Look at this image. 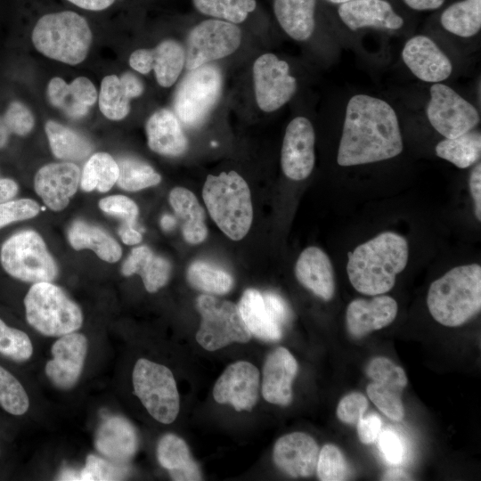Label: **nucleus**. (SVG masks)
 Returning a JSON list of instances; mask_svg holds the SVG:
<instances>
[{
  "label": "nucleus",
  "mask_w": 481,
  "mask_h": 481,
  "mask_svg": "<svg viewBox=\"0 0 481 481\" xmlns=\"http://www.w3.org/2000/svg\"><path fill=\"white\" fill-rule=\"evenodd\" d=\"M404 149L398 118L386 101L355 94L346 108L337 162L351 167L387 160Z\"/></svg>",
  "instance_id": "nucleus-1"
},
{
  "label": "nucleus",
  "mask_w": 481,
  "mask_h": 481,
  "mask_svg": "<svg viewBox=\"0 0 481 481\" xmlns=\"http://www.w3.org/2000/svg\"><path fill=\"white\" fill-rule=\"evenodd\" d=\"M408 256L404 237L394 232H381L348 253V279L362 294H384L394 287L396 275L406 267Z\"/></svg>",
  "instance_id": "nucleus-2"
},
{
  "label": "nucleus",
  "mask_w": 481,
  "mask_h": 481,
  "mask_svg": "<svg viewBox=\"0 0 481 481\" xmlns=\"http://www.w3.org/2000/svg\"><path fill=\"white\" fill-rule=\"evenodd\" d=\"M427 305L440 324L457 327L481 309V266L469 264L454 267L434 281L428 291Z\"/></svg>",
  "instance_id": "nucleus-3"
},
{
  "label": "nucleus",
  "mask_w": 481,
  "mask_h": 481,
  "mask_svg": "<svg viewBox=\"0 0 481 481\" xmlns=\"http://www.w3.org/2000/svg\"><path fill=\"white\" fill-rule=\"evenodd\" d=\"M202 198L211 218L226 236L240 240L247 235L253 207L249 185L240 175L233 170L208 175Z\"/></svg>",
  "instance_id": "nucleus-4"
},
{
  "label": "nucleus",
  "mask_w": 481,
  "mask_h": 481,
  "mask_svg": "<svg viewBox=\"0 0 481 481\" xmlns=\"http://www.w3.org/2000/svg\"><path fill=\"white\" fill-rule=\"evenodd\" d=\"M32 42L43 55L69 65L87 56L93 35L84 17L71 11L42 16L32 31Z\"/></svg>",
  "instance_id": "nucleus-5"
},
{
  "label": "nucleus",
  "mask_w": 481,
  "mask_h": 481,
  "mask_svg": "<svg viewBox=\"0 0 481 481\" xmlns=\"http://www.w3.org/2000/svg\"><path fill=\"white\" fill-rule=\"evenodd\" d=\"M24 305L28 322L45 336L61 337L75 332L83 324L79 306L51 281L34 283Z\"/></svg>",
  "instance_id": "nucleus-6"
},
{
  "label": "nucleus",
  "mask_w": 481,
  "mask_h": 481,
  "mask_svg": "<svg viewBox=\"0 0 481 481\" xmlns=\"http://www.w3.org/2000/svg\"><path fill=\"white\" fill-rule=\"evenodd\" d=\"M0 262L12 277L27 282L52 281L57 265L42 237L32 230L12 234L2 245Z\"/></svg>",
  "instance_id": "nucleus-7"
},
{
  "label": "nucleus",
  "mask_w": 481,
  "mask_h": 481,
  "mask_svg": "<svg viewBox=\"0 0 481 481\" xmlns=\"http://www.w3.org/2000/svg\"><path fill=\"white\" fill-rule=\"evenodd\" d=\"M134 392L159 422L172 423L180 409L179 394L172 371L165 365L140 358L135 364Z\"/></svg>",
  "instance_id": "nucleus-8"
},
{
  "label": "nucleus",
  "mask_w": 481,
  "mask_h": 481,
  "mask_svg": "<svg viewBox=\"0 0 481 481\" xmlns=\"http://www.w3.org/2000/svg\"><path fill=\"white\" fill-rule=\"evenodd\" d=\"M222 84L216 65L207 63L190 70L175 94L174 110L179 121L189 127L200 126L218 102Z\"/></svg>",
  "instance_id": "nucleus-9"
},
{
  "label": "nucleus",
  "mask_w": 481,
  "mask_h": 481,
  "mask_svg": "<svg viewBox=\"0 0 481 481\" xmlns=\"http://www.w3.org/2000/svg\"><path fill=\"white\" fill-rule=\"evenodd\" d=\"M196 307L201 316L196 340L204 349L216 351L235 342L250 340L252 335L236 304L202 294L196 299Z\"/></svg>",
  "instance_id": "nucleus-10"
},
{
  "label": "nucleus",
  "mask_w": 481,
  "mask_h": 481,
  "mask_svg": "<svg viewBox=\"0 0 481 481\" xmlns=\"http://www.w3.org/2000/svg\"><path fill=\"white\" fill-rule=\"evenodd\" d=\"M240 43L241 30L236 24L218 19L203 20L187 37L185 67L192 70L229 56Z\"/></svg>",
  "instance_id": "nucleus-11"
},
{
  "label": "nucleus",
  "mask_w": 481,
  "mask_h": 481,
  "mask_svg": "<svg viewBox=\"0 0 481 481\" xmlns=\"http://www.w3.org/2000/svg\"><path fill=\"white\" fill-rule=\"evenodd\" d=\"M426 114L431 126L444 138H453L474 129L480 121L477 110L452 87L434 83Z\"/></svg>",
  "instance_id": "nucleus-12"
},
{
  "label": "nucleus",
  "mask_w": 481,
  "mask_h": 481,
  "mask_svg": "<svg viewBox=\"0 0 481 481\" xmlns=\"http://www.w3.org/2000/svg\"><path fill=\"white\" fill-rule=\"evenodd\" d=\"M253 83L257 104L265 112L279 110L293 97L298 88L288 62L271 53L260 55L254 61Z\"/></svg>",
  "instance_id": "nucleus-13"
},
{
  "label": "nucleus",
  "mask_w": 481,
  "mask_h": 481,
  "mask_svg": "<svg viewBox=\"0 0 481 481\" xmlns=\"http://www.w3.org/2000/svg\"><path fill=\"white\" fill-rule=\"evenodd\" d=\"M366 374L372 380L366 388L371 401L387 418L402 420L404 407L401 395L407 385L404 369L388 358L375 357L367 365Z\"/></svg>",
  "instance_id": "nucleus-14"
},
{
  "label": "nucleus",
  "mask_w": 481,
  "mask_h": 481,
  "mask_svg": "<svg viewBox=\"0 0 481 481\" xmlns=\"http://www.w3.org/2000/svg\"><path fill=\"white\" fill-rule=\"evenodd\" d=\"M314 129L310 120L299 116L286 127L281 151V166L284 175L294 181L307 178L314 161Z\"/></svg>",
  "instance_id": "nucleus-15"
},
{
  "label": "nucleus",
  "mask_w": 481,
  "mask_h": 481,
  "mask_svg": "<svg viewBox=\"0 0 481 481\" xmlns=\"http://www.w3.org/2000/svg\"><path fill=\"white\" fill-rule=\"evenodd\" d=\"M260 373L249 362L239 361L226 367L213 388L214 399L236 411H251L257 402Z\"/></svg>",
  "instance_id": "nucleus-16"
},
{
  "label": "nucleus",
  "mask_w": 481,
  "mask_h": 481,
  "mask_svg": "<svg viewBox=\"0 0 481 481\" xmlns=\"http://www.w3.org/2000/svg\"><path fill=\"white\" fill-rule=\"evenodd\" d=\"M129 65L141 74H148L153 69L159 85L170 87L185 65V50L179 42L166 39L155 48L134 51L129 57Z\"/></svg>",
  "instance_id": "nucleus-17"
},
{
  "label": "nucleus",
  "mask_w": 481,
  "mask_h": 481,
  "mask_svg": "<svg viewBox=\"0 0 481 481\" xmlns=\"http://www.w3.org/2000/svg\"><path fill=\"white\" fill-rule=\"evenodd\" d=\"M87 339L80 333L71 332L55 341L52 346L53 359L45 365V374L58 387L68 389L78 380L87 353Z\"/></svg>",
  "instance_id": "nucleus-18"
},
{
  "label": "nucleus",
  "mask_w": 481,
  "mask_h": 481,
  "mask_svg": "<svg viewBox=\"0 0 481 481\" xmlns=\"http://www.w3.org/2000/svg\"><path fill=\"white\" fill-rule=\"evenodd\" d=\"M402 58L412 73L424 82H442L452 71L450 59L427 36L418 35L410 38L404 46Z\"/></svg>",
  "instance_id": "nucleus-19"
},
{
  "label": "nucleus",
  "mask_w": 481,
  "mask_h": 481,
  "mask_svg": "<svg viewBox=\"0 0 481 481\" xmlns=\"http://www.w3.org/2000/svg\"><path fill=\"white\" fill-rule=\"evenodd\" d=\"M80 169L72 162L52 163L36 174L34 186L44 203L52 210L67 207L80 183Z\"/></svg>",
  "instance_id": "nucleus-20"
},
{
  "label": "nucleus",
  "mask_w": 481,
  "mask_h": 481,
  "mask_svg": "<svg viewBox=\"0 0 481 481\" xmlns=\"http://www.w3.org/2000/svg\"><path fill=\"white\" fill-rule=\"evenodd\" d=\"M319 446L303 432H293L280 437L273 446L275 465L293 477H310L316 470Z\"/></svg>",
  "instance_id": "nucleus-21"
},
{
  "label": "nucleus",
  "mask_w": 481,
  "mask_h": 481,
  "mask_svg": "<svg viewBox=\"0 0 481 481\" xmlns=\"http://www.w3.org/2000/svg\"><path fill=\"white\" fill-rule=\"evenodd\" d=\"M298 365L285 347H277L266 357L263 367L262 395L270 404L286 406L292 401V383Z\"/></svg>",
  "instance_id": "nucleus-22"
},
{
  "label": "nucleus",
  "mask_w": 481,
  "mask_h": 481,
  "mask_svg": "<svg viewBox=\"0 0 481 481\" xmlns=\"http://www.w3.org/2000/svg\"><path fill=\"white\" fill-rule=\"evenodd\" d=\"M398 306L389 296L376 295L370 300L357 298L346 308V326L350 335L360 338L389 325L396 317Z\"/></svg>",
  "instance_id": "nucleus-23"
},
{
  "label": "nucleus",
  "mask_w": 481,
  "mask_h": 481,
  "mask_svg": "<svg viewBox=\"0 0 481 481\" xmlns=\"http://www.w3.org/2000/svg\"><path fill=\"white\" fill-rule=\"evenodd\" d=\"M338 15L351 30L377 28L396 30L403 27L404 20L386 0H353L340 4Z\"/></svg>",
  "instance_id": "nucleus-24"
},
{
  "label": "nucleus",
  "mask_w": 481,
  "mask_h": 481,
  "mask_svg": "<svg viewBox=\"0 0 481 481\" xmlns=\"http://www.w3.org/2000/svg\"><path fill=\"white\" fill-rule=\"evenodd\" d=\"M295 274L298 281L317 297L330 300L335 293V275L328 255L318 247H308L299 255Z\"/></svg>",
  "instance_id": "nucleus-25"
},
{
  "label": "nucleus",
  "mask_w": 481,
  "mask_h": 481,
  "mask_svg": "<svg viewBox=\"0 0 481 481\" xmlns=\"http://www.w3.org/2000/svg\"><path fill=\"white\" fill-rule=\"evenodd\" d=\"M47 96L52 105L68 117L80 118L96 102L98 93L87 77H78L67 84L61 77H55L48 83Z\"/></svg>",
  "instance_id": "nucleus-26"
},
{
  "label": "nucleus",
  "mask_w": 481,
  "mask_h": 481,
  "mask_svg": "<svg viewBox=\"0 0 481 481\" xmlns=\"http://www.w3.org/2000/svg\"><path fill=\"white\" fill-rule=\"evenodd\" d=\"M94 444L97 451L110 461L126 463L138 448V436L126 419L110 416L99 427Z\"/></svg>",
  "instance_id": "nucleus-27"
},
{
  "label": "nucleus",
  "mask_w": 481,
  "mask_h": 481,
  "mask_svg": "<svg viewBox=\"0 0 481 481\" xmlns=\"http://www.w3.org/2000/svg\"><path fill=\"white\" fill-rule=\"evenodd\" d=\"M143 90L140 78L131 72L104 77L99 94L101 112L111 120L125 118L130 111V100L139 97Z\"/></svg>",
  "instance_id": "nucleus-28"
},
{
  "label": "nucleus",
  "mask_w": 481,
  "mask_h": 481,
  "mask_svg": "<svg viewBox=\"0 0 481 481\" xmlns=\"http://www.w3.org/2000/svg\"><path fill=\"white\" fill-rule=\"evenodd\" d=\"M148 146L159 154L177 157L188 148V140L175 112L167 109L155 111L147 120Z\"/></svg>",
  "instance_id": "nucleus-29"
},
{
  "label": "nucleus",
  "mask_w": 481,
  "mask_h": 481,
  "mask_svg": "<svg viewBox=\"0 0 481 481\" xmlns=\"http://www.w3.org/2000/svg\"><path fill=\"white\" fill-rule=\"evenodd\" d=\"M237 306L251 335L265 341L281 338L282 326L273 317L265 303L263 294L257 289H246Z\"/></svg>",
  "instance_id": "nucleus-30"
},
{
  "label": "nucleus",
  "mask_w": 481,
  "mask_h": 481,
  "mask_svg": "<svg viewBox=\"0 0 481 481\" xmlns=\"http://www.w3.org/2000/svg\"><path fill=\"white\" fill-rule=\"evenodd\" d=\"M159 464L175 481H198L202 479L198 464L191 456L188 445L174 434L163 436L157 447Z\"/></svg>",
  "instance_id": "nucleus-31"
},
{
  "label": "nucleus",
  "mask_w": 481,
  "mask_h": 481,
  "mask_svg": "<svg viewBox=\"0 0 481 481\" xmlns=\"http://www.w3.org/2000/svg\"><path fill=\"white\" fill-rule=\"evenodd\" d=\"M168 200L182 222L184 240L191 244L204 241L208 235L205 211L194 193L184 187H175L170 192Z\"/></svg>",
  "instance_id": "nucleus-32"
},
{
  "label": "nucleus",
  "mask_w": 481,
  "mask_h": 481,
  "mask_svg": "<svg viewBox=\"0 0 481 481\" xmlns=\"http://www.w3.org/2000/svg\"><path fill=\"white\" fill-rule=\"evenodd\" d=\"M121 270L126 276L139 274L146 290L153 293L167 282L171 265L167 259L155 255L148 247L140 246L132 249Z\"/></svg>",
  "instance_id": "nucleus-33"
},
{
  "label": "nucleus",
  "mask_w": 481,
  "mask_h": 481,
  "mask_svg": "<svg viewBox=\"0 0 481 481\" xmlns=\"http://www.w3.org/2000/svg\"><path fill=\"white\" fill-rule=\"evenodd\" d=\"M316 0H274L273 12L285 33L297 41H306L315 28Z\"/></svg>",
  "instance_id": "nucleus-34"
},
{
  "label": "nucleus",
  "mask_w": 481,
  "mask_h": 481,
  "mask_svg": "<svg viewBox=\"0 0 481 481\" xmlns=\"http://www.w3.org/2000/svg\"><path fill=\"white\" fill-rule=\"evenodd\" d=\"M70 245L77 250L90 249L102 260L114 263L120 259L119 244L100 227L75 221L68 231Z\"/></svg>",
  "instance_id": "nucleus-35"
},
{
  "label": "nucleus",
  "mask_w": 481,
  "mask_h": 481,
  "mask_svg": "<svg viewBox=\"0 0 481 481\" xmlns=\"http://www.w3.org/2000/svg\"><path fill=\"white\" fill-rule=\"evenodd\" d=\"M45 129L51 150L60 159L81 160L93 151L86 137L56 121H47Z\"/></svg>",
  "instance_id": "nucleus-36"
},
{
  "label": "nucleus",
  "mask_w": 481,
  "mask_h": 481,
  "mask_svg": "<svg viewBox=\"0 0 481 481\" xmlns=\"http://www.w3.org/2000/svg\"><path fill=\"white\" fill-rule=\"evenodd\" d=\"M436 154L459 168L477 163L481 157V134L470 130L453 138H444L435 148Z\"/></svg>",
  "instance_id": "nucleus-37"
},
{
  "label": "nucleus",
  "mask_w": 481,
  "mask_h": 481,
  "mask_svg": "<svg viewBox=\"0 0 481 481\" xmlns=\"http://www.w3.org/2000/svg\"><path fill=\"white\" fill-rule=\"evenodd\" d=\"M443 28L461 37H471L481 29V0H462L446 8L440 18Z\"/></svg>",
  "instance_id": "nucleus-38"
},
{
  "label": "nucleus",
  "mask_w": 481,
  "mask_h": 481,
  "mask_svg": "<svg viewBox=\"0 0 481 481\" xmlns=\"http://www.w3.org/2000/svg\"><path fill=\"white\" fill-rule=\"evenodd\" d=\"M117 161L106 152L92 155L86 163L80 177L81 188L86 192H108L118 181Z\"/></svg>",
  "instance_id": "nucleus-39"
},
{
  "label": "nucleus",
  "mask_w": 481,
  "mask_h": 481,
  "mask_svg": "<svg viewBox=\"0 0 481 481\" xmlns=\"http://www.w3.org/2000/svg\"><path fill=\"white\" fill-rule=\"evenodd\" d=\"M186 276L192 288L209 295L226 294L233 286V279L227 272L202 261L192 263Z\"/></svg>",
  "instance_id": "nucleus-40"
},
{
  "label": "nucleus",
  "mask_w": 481,
  "mask_h": 481,
  "mask_svg": "<svg viewBox=\"0 0 481 481\" xmlns=\"http://www.w3.org/2000/svg\"><path fill=\"white\" fill-rule=\"evenodd\" d=\"M118 184L124 190L136 192L159 183L161 176L149 164L135 158H121L118 161Z\"/></svg>",
  "instance_id": "nucleus-41"
},
{
  "label": "nucleus",
  "mask_w": 481,
  "mask_h": 481,
  "mask_svg": "<svg viewBox=\"0 0 481 481\" xmlns=\"http://www.w3.org/2000/svg\"><path fill=\"white\" fill-rule=\"evenodd\" d=\"M201 13L233 24L243 22L257 6L256 0H192Z\"/></svg>",
  "instance_id": "nucleus-42"
},
{
  "label": "nucleus",
  "mask_w": 481,
  "mask_h": 481,
  "mask_svg": "<svg viewBox=\"0 0 481 481\" xmlns=\"http://www.w3.org/2000/svg\"><path fill=\"white\" fill-rule=\"evenodd\" d=\"M0 405L13 415L24 414L29 406V396L20 382L1 365Z\"/></svg>",
  "instance_id": "nucleus-43"
},
{
  "label": "nucleus",
  "mask_w": 481,
  "mask_h": 481,
  "mask_svg": "<svg viewBox=\"0 0 481 481\" xmlns=\"http://www.w3.org/2000/svg\"><path fill=\"white\" fill-rule=\"evenodd\" d=\"M318 478L322 481H341L349 478V466L341 451L327 444L319 452L316 465Z\"/></svg>",
  "instance_id": "nucleus-44"
},
{
  "label": "nucleus",
  "mask_w": 481,
  "mask_h": 481,
  "mask_svg": "<svg viewBox=\"0 0 481 481\" xmlns=\"http://www.w3.org/2000/svg\"><path fill=\"white\" fill-rule=\"evenodd\" d=\"M0 354L16 362H25L33 354L29 336L22 330L7 326L0 319Z\"/></svg>",
  "instance_id": "nucleus-45"
},
{
  "label": "nucleus",
  "mask_w": 481,
  "mask_h": 481,
  "mask_svg": "<svg viewBox=\"0 0 481 481\" xmlns=\"http://www.w3.org/2000/svg\"><path fill=\"white\" fill-rule=\"evenodd\" d=\"M128 471L126 463L110 461L90 454L86 458L85 467L80 471L79 480H121L125 478Z\"/></svg>",
  "instance_id": "nucleus-46"
},
{
  "label": "nucleus",
  "mask_w": 481,
  "mask_h": 481,
  "mask_svg": "<svg viewBox=\"0 0 481 481\" xmlns=\"http://www.w3.org/2000/svg\"><path fill=\"white\" fill-rule=\"evenodd\" d=\"M40 212L39 205L30 199L7 200L0 203V229L7 224L35 217Z\"/></svg>",
  "instance_id": "nucleus-47"
},
{
  "label": "nucleus",
  "mask_w": 481,
  "mask_h": 481,
  "mask_svg": "<svg viewBox=\"0 0 481 481\" xmlns=\"http://www.w3.org/2000/svg\"><path fill=\"white\" fill-rule=\"evenodd\" d=\"M10 134L24 136L31 132L35 119L30 110L22 102H12L2 117Z\"/></svg>",
  "instance_id": "nucleus-48"
},
{
  "label": "nucleus",
  "mask_w": 481,
  "mask_h": 481,
  "mask_svg": "<svg viewBox=\"0 0 481 481\" xmlns=\"http://www.w3.org/2000/svg\"><path fill=\"white\" fill-rule=\"evenodd\" d=\"M378 446L385 461L393 466L403 464L407 456V449L403 437L395 430L387 428L378 436Z\"/></svg>",
  "instance_id": "nucleus-49"
},
{
  "label": "nucleus",
  "mask_w": 481,
  "mask_h": 481,
  "mask_svg": "<svg viewBox=\"0 0 481 481\" xmlns=\"http://www.w3.org/2000/svg\"><path fill=\"white\" fill-rule=\"evenodd\" d=\"M100 208L106 214L118 216L126 224L133 225L138 216L137 205L128 197L113 195L103 198L99 202Z\"/></svg>",
  "instance_id": "nucleus-50"
},
{
  "label": "nucleus",
  "mask_w": 481,
  "mask_h": 481,
  "mask_svg": "<svg viewBox=\"0 0 481 481\" xmlns=\"http://www.w3.org/2000/svg\"><path fill=\"white\" fill-rule=\"evenodd\" d=\"M368 408V400L361 393L353 392L344 396L337 407V417L346 424H356Z\"/></svg>",
  "instance_id": "nucleus-51"
},
{
  "label": "nucleus",
  "mask_w": 481,
  "mask_h": 481,
  "mask_svg": "<svg viewBox=\"0 0 481 481\" xmlns=\"http://www.w3.org/2000/svg\"><path fill=\"white\" fill-rule=\"evenodd\" d=\"M381 426L382 421L376 413H371L360 418L356 423V429L360 441L365 444L374 443L381 431Z\"/></svg>",
  "instance_id": "nucleus-52"
},
{
  "label": "nucleus",
  "mask_w": 481,
  "mask_h": 481,
  "mask_svg": "<svg viewBox=\"0 0 481 481\" xmlns=\"http://www.w3.org/2000/svg\"><path fill=\"white\" fill-rule=\"evenodd\" d=\"M265 303L276 321L283 327L290 321V309L285 300L277 293H263Z\"/></svg>",
  "instance_id": "nucleus-53"
},
{
  "label": "nucleus",
  "mask_w": 481,
  "mask_h": 481,
  "mask_svg": "<svg viewBox=\"0 0 481 481\" xmlns=\"http://www.w3.org/2000/svg\"><path fill=\"white\" fill-rule=\"evenodd\" d=\"M469 187L473 199L475 214L478 221L481 220V164L476 163L472 168L469 178Z\"/></svg>",
  "instance_id": "nucleus-54"
},
{
  "label": "nucleus",
  "mask_w": 481,
  "mask_h": 481,
  "mask_svg": "<svg viewBox=\"0 0 481 481\" xmlns=\"http://www.w3.org/2000/svg\"><path fill=\"white\" fill-rule=\"evenodd\" d=\"M79 8L89 11H102L110 7L115 0H67Z\"/></svg>",
  "instance_id": "nucleus-55"
},
{
  "label": "nucleus",
  "mask_w": 481,
  "mask_h": 481,
  "mask_svg": "<svg viewBox=\"0 0 481 481\" xmlns=\"http://www.w3.org/2000/svg\"><path fill=\"white\" fill-rule=\"evenodd\" d=\"M16 182L9 178H0V203L12 200L18 192Z\"/></svg>",
  "instance_id": "nucleus-56"
},
{
  "label": "nucleus",
  "mask_w": 481,
  "mask_h": 481,
  "mask_svg": "<svg viewBox=\"0 0 481 481\" xmlns=\"http://www.w3.org/2000/svg\"><path fill=\"white\" fill-rule=\"evenodd\" d=\"M119 235L122 241L127 245H135L142 240L141 232L129 224H125L119 229Z\"/></svg>",
  "instance_id": "nucleus-57"
},
{
  "label": "nucleus",
  "mask_w": 481,
  "mask_h": 481,
  "mask_svg": "<svg viewBox=\"0 0 481 481\" xmlns=\"http://www.w3.org/2000/svg\"><path fill=\"white\" fill-rule=\"evenodd\" d=\"M412 9L417 11L435 10L439 8L444 0H404Z\"/></svg>",
  "instance_id": "nucleus-58"
},
{
  "label": "nucleus",
  "mask_w": 481,
  "mask_h": 481,
  "mask_svg": "<svg viewBox=\"0 0 481 481\" xmlns=\"http://www.w3.org/2000/svg\"><path fill=\"white\" fill-rule=\"evenodd\" d=\"M382 480H412L411 477L403 469H393L387 470L382 477Z\"/></svg>",
  "instance_id": "nucleus-59"
},
{
  "label": "nucleus",
  "mask_w": 481,
  "mask_h": 481,
  "mask_svg": "<svg viewBox=\"0 0 481 481\" xmlns=\"http://www.w3.org/2000/svg\"><path fill=\"white\" fill-rule=\"evenodd\" d=\"M10 132L3 119L2 117H0V149L4 148L9 139Z\"/></svg>",
  "instance_id": "nucleus-60"
},
{
  "label": "nucleus",
  "mask_w": 481,
  "mask_h": 481,
  "mask_svg": "<svg viewBox=\"0 0 481 481\" xmlns=\"http://www.w3.org/2000/svg\"><path fill=\"white\" fill-rule=\"evenodd\" d=\"M175 224V220L173 216L165 215L161 218V225L165 230H170L174 227Z\"/></svg>",
  "instance_id": "nucleus-61"
},
{
  "label": "nucleus",
  "mask_w": 481,
  "mask_h": 481,
  "mask_svg": "<svg viewBox=\"0 0 481 481\" xmlns=\"http://www.w3.org/2000/svg\"><path fill=\"white\" fill-rule=\"evenodd\" d=\"M60 479L61 480H79V475L75 474L72 470H66L62 473Z\"/></svg>",
  "instance_id": "nucleus-62"
},
{
  "label": "nucleus",
  "mask_w": 481,
  "mask_h": 481,
  "mask_svg": "<svg viewBox=\"0 0 481 481\" xmlns=\"http://www.w3.org/2000/svg\"><path fill=\"white\" fill-rule=\"evenodd\" d=\"M328 1L333 4H343V3H346L353 0H328Z\"/></svg>",
  "instance_id": "nucleus-63"
}]
</instances>
